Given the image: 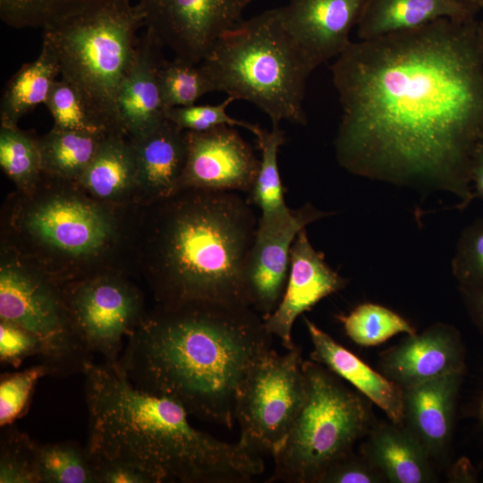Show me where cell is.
<instances>
[{
  "label": "cell",
  "instance_id": "1",
  "mask_svg": "<svg viewBox=\"0 0 483 483\" xmlns=\"http://www.w3.org/2000/svg\"><path fill=\"white\" fill-rule=\"evenodd\" d=\"M479 21L439 19L352 42L331 66L343 115L335 139L347 172L474 199L483 143V41Z\"/></svg>",
  "mask_w": 483,
  "mask_h": 483
},
{
  "label": "cell",
  "instance_id": "2",
  "mask_svg": "<svg viewBox=\"0 0 483 483\" xmlns=\"http://www.w3.org/2000/svg\"><path fill=\"white\" fill-rule=\"evenodd\" d=\"M272 337L250 306L161 304L128 337L118 367L136 387L232 428L239 386Z\"/></svg>",
  "mask_w": 483,
  "mask_h": 483
},
{
  "label": "cell",
  "instance_id": "3",
  "mask_svg": "<svg viewBox=\"0 0 483 483\" xmlns=\"http://www.w3.org/2000/svg\"><path fill=\"white\" fill-rule=\"evenodd\" d=\"M82 374L91 456L135 463L163 481L242 483L264 471L257 452L193 428L181 404L136 387L118 365L90 360Z\"/></svg>",
  "mask_w": 483,
  "mask_h": 483
},
{
  "label": "cell",
  "instance_id": "4",
  "mask_svg": "<svg viewBox=\"0 0 483 483\" xmlns=\"http://www.w3.org/2000/svg\"><path fill=\"white\" fill-rule=\"evenodd\" d=\"M163 200L149 277L161 304L250 306L246 267L258 220L233 191L183 189Z\"/></svg>",
  "mask_w": 483,
  "mask_h": 483
},
{
  "label": "cell",
  "instance_id": "5",
  "mask_svg": "<svg viewBox=\"0 0 483 483\" xmlns=\"http://www.w3.org/2000/svg\"><path fill=\"white\" fill-rule=\"evenodd\" d=\"M199 64L215 91L250 102L272 123H307L303 100L315 69L283 26L277 8L242 21Z\"/></svg>",
  "mask_w": 483,
  "mask_h": 483
},
{
  "label": "cell",
  "instance_id": "6",
  "mask_svg": "<svg viewBox=\"0 0 483 483\" xmlns=\"http://www.w3.org/2000/svg\"><path fill=\"white\" fill-rule=\"evenodd\" d=\"M141 26L140 11L129 0H87L43 29L42 47L55 59L62 79L124 134L116 95Z\"/></svg>",
  "mask_w": 483,
  "mask_h": 483
},
{
  "label": "cell",
  "instance_id": "7",
  "mask_svg": "<svg viewBox=\"0 0 483 483\" xmlns=\"http://www.w3.org/2000/svg\"><path fill=\"white\" fill-rule=\"evenodd\" d=\"M306 383L303 406L285 441L273 456L268 482L318 483L325 470L352 452L370 428V412L357 393L314 360L301 365Z\"/></svg>",
  "mask_w": 483,
  "mask_h": 483
},
{
  "label": "cell",
  "instance_id": "8",
  "mask_svg": "<svg viewBox=\"0 0 483 483\" xmlns=\"http://www.w3.org/2000/svg\"><path fill=\"white\" fill-rule=\"evenodd\" d=\"M301 349L285 354L270 349L244 376L236 395L234 416L240 441L273 456L292 429L306 398Z\"/></svg>",
  "mask_w": 483,
  "mask_h": 483
},
{
  "label": "cell",
  "instance_id": "9",
  "mask_svg": "<svg viewBox=\"0 0 483 483\" xmlns=\"http://www.w3.org/2000/svg\"><path fill=\"white\" fill-rule=\"evenodd\" d=\"M0 320L20 326L39 339L44 346L40 360L53 375L82 373L92 360L64 296L47 281L14 266L1 267Z\"/></svg>",
  "mask_w": 483,
  "mask_h": 483
},
{
  "label": "cell",
  "instance_id": "10",
  "mask_svg": "<svg viewBox=\"0 0 483 483\" xmlns=\"http://www.w3.org/2000/svg\"><path fill=\"white\" fill-rule=\"evenodd\" d=\"M252 0H140L143 26L176 58L199 64Z\"/></svg>",
  "mask_w": 483,
  "mask_h": 483
},
{
  "label": "cell",
  "instance_id": "11",
  "mask_svg": "<svg viewBox=\"0 0 483 483\" xmlns=\"http://www.w3.org/2000/svg\"><path fill=\"white\" fill-rule=\"evenodd\" d=\"M64 298L88 352L118 365L123 336L129 337L145 317L140 294L122 280L101 276L80 283Z\"/></svg>",
  "mask_w": 483,
  "mask_h": 483
},
{
  "label": "cell",
  "instance_id": "12",
  "mask_svg": "<svg viewBox=\"0 0 483 483\" xmlns=\"http://www.w3.org/2000/svg\"><path fill=\"white\" fill-rule=\"evenodd\" d=\"M185 137L187 156L180 190L250 191L260 159L234 127L185 131Z\"/></svg>",
  "mask_w": 483,
  "mask_h": 483
},
{
  "label": "cell",
  "instance_id": "13",
  "mask_svg": "<svg viewBox=\"0 0 483 483\" xmlns=\"http://www.w3.org/2000/svg\"><path fill=\"white\" fill-rule=\"evenodd\" d=\"M306 203L279 221L258 220L246 267V284L253 309L266 320L275 309L286 284L292 246L309 224L333 215Z\"/></svg>",
  "mask_w": 483,
  "mask_h": 483
},
{
  "label": "cell",
  "instance_id": "14",
  "mask_svg": "<svg viewBox=\"0 0 483 483\" xmlns=\"http://www.w3.org/2000/svg\"><path fill=\"white\" fill-rule=\"evenodd\" d=\"M368 0H288L278 7L281 22L314 69L340 55L352 43Z\"/></svg>",
  "mask_w": 483,
  "mask_h": 483
},
{
  "label": "cell",
  "instance_id": "15",
  "mask_svg": "<svg viewBox=\"0 0 483 483\" xmlns=\"http://www.w3.org/2000/svg\"><path fill=\"white\" fill-rule=\"evenodd\" d=\"M347 284L348 280L335 271L324 254L312 246L306 228L301 230L292 246L281 301L265 320L267 330L280 339L287 351L293 349L292 329L296 318L322 299L345 288Z\"/></svg>",
  "mask_w": 483,
  "mask_h": 483
},
{
  "label": "cell",
  "instance_id": "16",
  "mask_svg": "<svg viewBox=\"0 0 483 483\" xmlns=\"http://www.w3.org/2000/svg\"><path fill=\"white\" fill-rule=\"evenodd\" d=\"M465 360L458 329L436 323L383 352L379 365L386 377L404 389L448 374H465Z\"/></svg>",
  "mask_w": 483,
  "mask_h": 483
},
{
  "label": "cell",
  "instance_id": "17",
  "mask_svg": "<svg viewBox=\"0 0 483 483\" xmlns=\"http://www.w3.org/2000/svg\"><path fill=\"white\" fill-rule=\"evenodd\" d=\"M463 376L448 374L402 389V426L431 458H441L450 447Z\"/></svg>",
  "mask_w": 483,
  "mask_h": 483
},
{
  "label": "cell",
  "instance_id": "18",
  "mask_svg": "<svg viewBox=\"0 0 483 483\" xmlns=\"http://www.w3.org/2000/svg\"><path fill=\"white\" fill-rule=\"evenodd\" d=\"M158 41L148 31L138 40L131 63L116 95V109L125 133L144 134L163 122L158 72L163 61Z\"/></svg>",
  "mask_w": 483,
  "mask_h": 483
},
{
  "label": "cell",
  "instance_id": "19",
  "mask_svg": "<svg viewBox=\"0 0 483 483\" xmlns=\"http://www.w3.org/2000/svg\"><path fill=\"white\" fill-rule=\"evenodd\" d=\"M27 226L44 242L72 255L97 251L110 234L109 223L101 211L67 198L51 199L34 208Z\"/></svg>",
  "mask_w": 483,
  "mask_h": 483
},
{
  "label": "cell",
  "instance_id": "20",
  "mask_svg": "<svg viewBox=\"0 0 483 483\" xmlns=\"http://www.w3.org/2000/svg\"><path fill=\"white\" fill-rule=\"evenodd\" d=\"M313 345L311 360L348 381L367 399L378 406L388 419L403 423L402 388L339 344L305 316L302 317Z\"/></svg>",
  "mask_w": 483,
  "mask_h": 483
},
{
  "label": "cell",
  "instance_id": "21",
  "mask_svg": "<svg viewBox=\"0 0 483 483\" xmlns=\"http://www.w3.org/2000/svg\"><path fill=\"white\" fill-rule=\"evenodd\" d=\"M131 143L137 184L161 200L177 192L187 156L185 131L165 119L144 134L131 138Z\"/></svg>",
  "mask_w": 483,
  "mask_h": 483
},
{
  "label": "cell",
  "instance_id": "22",
  "mask_svg": "<svg viewBox=\"0 0 483 483\" xmlns=\"http://www.w3.org/2000/svg\"><path fill=\"white\" fill-rule=\"evenodd\" d=\"M474 0H368L358 23L360 40L419 28L447 18L476 20Z\"/></svg>",
  "mask_w": 483,
  "mask_h": 483
},
{
  "label": "cell",
  "instance_id": "23",
  "mask_svg": "<svg viewBox=\"0 0 483 483\" xmlns=\"http://www.w3.org/2000/svg\"><path fill=\"white\" fill-rule=\"evenodd\" d=\"M368 434L360 446V453L385 476L386 481H436L431 457L406 428L391 421L377 424Z\"/></svg>",
  "mask_w": 483,
  "mask_h": 483
},
{
  "label": "cell",
  "instance_id": "24",
  "mask_svg": "<svg viewBox=\"0 0 483 483\" xmlns=\"http://www.w3.org/2000/svg\"><path fill=\"white\" fill-rule=\"evenodd\" d=\"M123 133L105 137L79 182L103 199L115 198L137 184L133 147Z\"/></svg>",
  "mask_w": 483,
  "mask_h": 483
},
{
  "label": "cell",
  "instance_id": "25",
  "mask_svg": "<svg viewBox=\"0 0 483 483\" xmlns=\"http://www.w3.org/2000/svg\"><path fill=\"white\" fill-rule=\"evenodd\" d=\"M59 74L57 64L45 48L38 56L23 64L7 83L0 105L1 123L17 124L39 104H45Z\"/></svg>",
  "mask_w": 483,
  "mask_h": 483
},
{
  "label": "cell",
  "instance_id": "26",
  "mask_svg": "<svg viewBox=\"0 0 483 483\" xmlns=\"http://www.w3.org/2000/svg\"><path fill=\"white\" fill-rule=\"evenodd\" d=\"M261 151L259 169L249 192V202L261 211L258 220L279 221L288 217L290 209L284 200V189L281 181L277 155L284 143V131L280 123H272L270 131L260 128L255 135Z\"/></svg>",
  "mask_w": 483,
  "mask_h": 483
},
{
  "label": "cell",
  "instance_id": "27",
  "mask_svg": "<svg viewBox=\"0 0 483 483\" xmlns=\"http://www.w3.org/2000/svg\"><path fill=\"white\" fill-rule=\"evenodd\" d=\"M104 138L54 127L38 140L42 171L59 178L79 181Z\"/></svg>",
  "mask_w": 483,
  "mask_h": 483
},
{
  "label": "cell",
  "instance_id": "28",
  "mask_svg": "<svg viewBox=\"0 0 483 483\" xmlns=\"http://www.w3.org/2000/svg\"><path fill=\"white\" fill-rule=\"evenodd\" d=\"M45 105L56 129L84 131L101 137L123 133L74 86L62 78L53 83Z\"/></svg>",
  "mask_w": 483,
  "mask_h": 483
},
{
  "label": "cell",
  "instance_id": "29",
  "mask_svg": "<svg viewBox=\"0 0 483 483\" xmlns=\"http://www.w3.org/2000/svg\"><path fill=\"white\" fill-rule=\"evenodd\" d=\"M38 483H96L93 458L75 441L38 443Z\"/></svg>",
  "mask_w": 483,
  "mask_h": 483
},
{
  "label": "cell",
  "instance_id": "30",
  "mask_svg": "<svg viewBox=\"0 0 483 483\" xmlns=\"http://www.w3.org/2000/svg\"><path fill=\"white\" fill-rule=\"evenodd\" d=\"M347 335L361 346L378 345L394 335L416 334L415 328L402 316L379 304L366 302L349 314L339 316Z\"/></svg>",
  "mask_w": 483,
  "mask_h": 483
},
{
  "label": "cell",
  "instance_id": "31",
  "mask_svg": "<svg viewBox=\"0 0 483 483\" xmlns=\"http://www.w3.org/2000/svg\"><path fill=\"white\" fill-rule=\"evenodd\" d=\"M160 95L165 110L194 105L203 95L215 91L200 64L179 58L163 59L158 72Z\"/></svg>",
  "mask_w": 483,
  "mask_h": 483
},
{
  "label": "cell",
  "instance_id": "32",
  "mask_svg": "<svg viewBox=\"0 0 483 483\" xmlns=\"http://www.w3.org/2000/svg\"><path fill=\"white\" fill-rule=\"evenodd\" d=\"M0 165L17 184H32L42 171L38 140L21 131L17 124L1 123Z\"/></svg>",
  "mask_w": 483,
  "mask_h": 483
},
{
  "label": "cell",
  "instance_id": "33",
  "mask_svg": "<svg viewBox=\"0 0 483 483\" xmlns=\"http://www.w3.org/2000/svg\"><path fill=\"white\" fill-rule=\"evenodd\" d=\"M38 443L12 425L2 428L0 483H38Z\"/></svg>",
  "mask_w": 483,
  "mask_h": 483
},
{
  "label": "cell",
  "instance_id": "34",
  "mask_svg": "<svg viewBox=\"0 0 483 483\" xmlns=\"http://www.w3.org/2000/svg\"><path fill=\"white\" fill-rule=\"evenodd\" d=\"M87 0H0V18L12 28H42L79 8Z\"/></svg>",
  "mask_w": 483,
  "mask_h": 483
},
{
  "label": "cell",
  "instance_id": "35",
  "mask_svg": "<svg viewBox=\"0 0 483 483\" xmlns=\"http://www.w3.org/2000/svg\"><path fill=\"white\" fill-rule=\"evenodd\" d=\"M53 375L51 368L44 363L31 366L22 371L4 373L0 377V427L13 425L29 409L38 380Z\"/></svg>",
  "mask_w": 483,
  "mask_h": 483
},
{
  "label": "cell",
  "instance_id": "36",
  "mask_svg": "<svg viewBox=\"0 0 483 483\" xmlns=\"http://www.w3.org/2000/svg\"><path fill=\"white\" fill-rule=\"evenodd\" d=\"M452 270L458 288L483 290V218L462 231L452 260Z\"/></svg>",
  "mask_w": 483,
  "mask_h": 483
},
{
  "label": "cell",
  "instance_id": "37",
  "mask_svg": "<svg viewBox=\"0 0 483 483\" xmlns=\"http://www.w3.org/2000/svg\"><path fill=\"white\" fill-rule=\"evenodd\" d=\"M235 99L228 97L217 105H191L175 106L167 109L165 117L183 131H206L219 126H239L250 131L254 135L260 127L258 124L246 123L230 116L226 109Z\"/></svg>",
  "mask_w": 483,
  "mask_h": 483
},
{
  "label": "cell",
  "instance_id": "38",
  "mask_svg": "<svg viewBox=\"0 0 483 483\" xmlns=\"http://www.w3.org/2000/svg\"><path fill=\"white\" fill-rule=\"evenodd\" d=\"M44 346L39 339L15 324L0 322V361L2 365L18 368L26 359L42 358Z\"/></svg>",
  "mask_w": 483,
  "mask_h": 483
},
{
  "label": "cell",
  "instance_id": "39",
  "mask_svg": "<svg viewBox=\"0 0 483 483\" xmlns=\"http://www.w3.org/2000/svg\"><path fill=\"white\" fill-rule=\"evenodd\" d=\"M385 476L370 462L352 452L334 462L323 473L318 483H381Z\"/></svg>",
  "mask_w": 483,
  "mask_h": 483
},
{
  "label": "cell",
  "instance_id": "40",
  "mask_svg": "<svg viewBox=\"0 0 483 483\" xmlns=\"http://www.w3.org/2000/svg\"><path fill=\"white\" fill-rule=\"evenodd\" d=\"M96 483H160L155 473L122 460L93 457Z\"/></svg>",
  "mask_w": 483,
  "mask_h": 483
},
{
  "label": "cell",
  "instance_id": "41",
  "mask_svg": "<svg viewBox=\"0 0 483 483\" xmlns=\"http://www.w3.org/2000/svg\"><path fill=\"white\" fill-rule=\"evenodd\" d=\"M458 290L472 323L483 335V290Z\"/></svg>",
  "mask_w": 483,
  "mask_h": 483
},
{
  "label": "cell",
  "instance_id": "42",
  "mask_svg": "<svg viewBox=\"0 0 483 483\" xmlns=\"http://www.w3.org/2000/svg\"><path fill=\"white\" fill-rule=\"evenodd\" d=\"M470 179L474 199H483V143L474 154Z\"/></svg>",
  "mask_w": 483,
  "mask_h": 483
},
{
  "label": "cell",
  "instance_id": "43",
  "mask_svg": "<svg viewBox=\"0 0 483 483\" xmlns=\"http://www.w3.org/2000/svg\"><path fill=\"white\" fill-rule=\"evenodd\" d=\"M478 418L479 421L483 428V394L479 400V408H478Z\"/></svg>",
  "mask_w": 483,
  "mask_h": 483
},
{
  "label": "cell",
  "instance_id": "44",
  "mask_svg": "<svg viewBox=\"0 0 483 483\" xmlns=\"http://www.w3.org/2000/svg\"><path fill=\"white\" fill-rule=\"evenodd\" d=\"M478 30H479V35L483 41V21L479 22Z\"/></svg>",
  "mask_w": 483,
  "mask_h": 483
},
{
  "label": "cell",
  "instance_id": "45",
  "mask_svg": "<svg viewBox=\"0 0 483 483\" xmlns=\"http://www.w3.org/2000/svg\"><path fill=\"white\" fill-rule=\"evenodd\" d=\"M480 11H483V0H474Z\"/></svg>",
  "mask_w": 483,
  "mask_h": 483
}]
</instances>
